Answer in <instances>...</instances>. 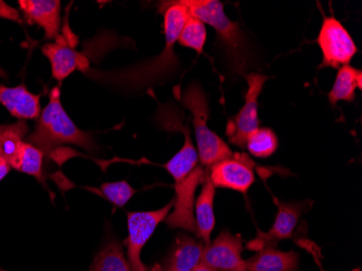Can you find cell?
<instances>
[{
  "label": "cell",
  "instance_id": "obj_1",
  "mask_svg": "<svg viewBox=\"0 0 362 271\" xmlns=\"http://www.w3.org/2000/svg\"><path fill=\"white\" fill-rule=\"evenodd\" d=\"M160 12L164 16L166 36L165 47L160 54L137 64L111 71L90 67L84 74L110 91L128 96L141 95L144 91L174 79L181 67L175 45L190 14L181 0L160 3Z\"/></svg>",
  "mask_w": 362,
  "mask_h": 271
},
{
  "label": "cell",
  "instance_id": "obj_2",
  "mask_svg": "<svg viewBox=\"0 0 362 271\" xmlns=\"http://www.w3.org/2000/svg\"><path fill=\"white\" fill-rule=\"evenodd\" d=\"M25 142L40 149L44 156H52L65 144L79 146L90 154L97 150L93 134L77 127L65 112L59 87L50 91L48 105L40 113L35 130L28 134Z\"/></svg>",
  "mask_w": 362,
  "mask_h": 271
},
{
  "label": "cell",
  "instance_id": "obj_3",
  "mask_svg": "<svg viewBox=\"0 0 362 271\" xmlns=\"http://www.w3.org/2000/svg\"><path fill=\"white\" fill-rule=\"evenodd\" d=\"M189 14L209 24L215 30L217 40L225 48L226 56L235 73L245 75L252 61L243 30L239 23L226 16L223 5L218 0H181Z\"/></svg>",
  "mask_w": 362,
  "mask_h": 271
},
{
  "label": "cell",
  "instance_id": "obj_4",
  "mask_svg": "<svg viewBox=\"0 0 362 271\" xmlns=\"http://www.w3.org/2000/svg\"><path fill=\"white\" fill-rule=\"evenodd\" d=\"M179 100L192 114L200 164L205 168H209L214 164L233 156L235 152L230 149L227 142L209 127V99L200 83H190L184 91H181Z\"/></svg>",
  "mask_w": 362,
  "mask_h": 271
},
{
  "label": "cell",
  "instance_id": "obj_5",
  "mask_svg": "<svg viewBox=\"0 0 362 271\" xmlns=\"http://www.w3.org/2000/svg\"><path fill=\"white\" fill-rule=\"evenodd\" d=\"M174 200L162 209L151 212H127L128 236L125 240L127 260L133 271H146L141 260L142 248L149 241L158 226L172 211Z\"/></svg>",
  "mask_w": 362,
  "mask_h": 271
},
{
  "label": "cell",
  "instance_id": "obj_6",
  "mask_svg": "<svg viewBox=\"0 0 362 271\" xmlns=\"http://www.w3.org/2000/svg\"><path fill=\"white\" fill-rule=\"evenodd\" d=\"M316 42L323 56L320 69L332 67L339 70L343 65H349L358 52L349 30L334 16L323 18Z\"/></svg>",
  "mask_w": 362,
  "mask_h": 271
},
{
  "label": "cell",
  "instance_id": "obj_7",
  "mask_svg": "<svg viewBox=\"0 0 362 271\" xmlns=\"http://www.w3.org/2000/svg\"><path fill=\"white\" fill-rule=\"evenodd\" d=\"M245 77L247 81L245 103L241 110L229 120L226 127L229 142L239 149H245L246 140L250 134L259 128L258 98L266 81L269 79V76L262 73H249Z\"/></svg>",
  "mask_w": 362,
  "mask_h": 271
},
{
  "label": "cell",
  "instance_id": "obj_8",
  "mask_svg": "<svg viewBox=\"0 0 362 271\" xmlns=\"http://www.w3.org/2000/svg\"><path fill=\"white\" fill-rule=\"evenodd\" d=\"M207 178V168L199 164L190 175L175 183L174 209L165 218L170 229H182L191 232L197 238V227L194 217L195 192L197 187Z\"/></svg>",
  "mask_w": 362,
  "mask_h": 271
},
{
  "label": "cell",
  "instance_id": "obj_9",
  "mask_svg": "<svg viewBox=\"0 0 362 271\" xmlns=\"http://www.w3.org/2000/svg\"><path fill=\"white\" fill-rule=\"evenodd\" d=\"M215 188L230 189L245 195L255 183L254 163L245 154H235L207 168Z\"/></svg>",
  "mask_w": 362,
  "mask_h": 271
},
{
  "label": "cell",
  "instance_id": "obj_10",
  "mask_svg": "<svg viewBox=\"0 0 362 271\" xmlns=\"http://www.w3.org/2000/svg\"><path fill=\"white\" fill-rule=\"evenodd\" d=\"M243 240L228 230H223L216 239L205 246L202 262L215 271H247L242 258Z\"/></svg>",
  "mask_w": 362,
  "mask_h": 271
},
{
  "label": "cell",
  "instance_id": "obj_11",
  "mask_svg": "<svg viewBox=\"0 0 362 271\" xmlns=\"http://www.w3.org/2000/svg\"><path fill=\"white\" fill-rule=\"evenodd\" d=\"M278 207L276 219L268 232L258 231L257 250L264 246H276L282 240L292 239L295 228L303 214L308 211L311 202H282L276 200Z\"/></svg>",
  "mask_w": 362,
  "mask_h": 271
},
{
  "label": "cell",
  "instance_id": "obj_12",
  "mask_svg": "<svg viewBox=\"0 0 362 271\" xmlns=\"http://www.w3.org/2000/svg\"><path fill=\"white\" fill-rule=\"evenodd\" d=\"M42 52L52 65V77L56 81H64L76 70L84 74L90 69L87 57L71 48L64 36H59L54 42L45 44Z\"/></svg>",
  "mask_w": 362,
  "mask_h": 271
},
{
  "label": "cell",
  "instance_id": "obj_13",
  "mask_svg": "<svg viewBox=\"0 0 362 271\" xmlns=\"http://www.w3.org/2000/svg\"><path fill=\"white\" fill-rule=\"evenodd\" d=\"M20 10L28 25L40 26L44 38L56 40L60 36L61 3L59 0H19Z\"/></svg>",
  "mask_w": 362,
  "mask_h": 271
},
{
  "label": "cell",
  "instance_id": "obj_14",
  "mask_svg": "<svg viewBox=\"0 0 362 271\" xmlns=\"http://www.w3.org/2000/svg\"><path fill=\"white\" fill-rule=\"evenodd\" d=\"M205 244L199 238L179 233L164 260L163 271H192L202 262Z\"/></svg>",
  "mask_w": 362,
  "mask_h": 271
},
{
  "label": "cell",
  "instance_id": "obj_15",
  "mask_svg": "<svg viewBox=\"0 0 362 271\" xmlns=\"http://www.w3.org/2000/svg\"><path fill=\"white\" fill-rule=\"evenodd\" d=\"M0 105L7 109L18 121L37 120L42 113L40 95L30 93L24 83L7 87L0 83Z\"/></svg>",
  "mask_w": 362,
  "mask_h": 271
},
{
  "label": "cell",
  "instance_id": "obj_16",
  "mask_svg": "<svg viewBox=\"0 0 362 271\" xmlns=\"http://www.w3.org/2000/svg\"><path fill=\"white\" fill-rule=\"evenodd\" d=\"M300 266V254L284 252L274 246H264L255 255L245 260L247 271H296Z\"/></svg>",
  "mask_w": 362,
  "mask_h": 271
},
{
  "label": "cell",
  "instance_id": "obj_17",
  "mask_svg": "<svg viewBox=\"0 0 362 271\" xmlns=\"http://www.w3.org/2000/svg\"><path fill=\"white\" fill-rule=\"evenodd\" d=\"M172 125L173 129L182 132L185 137L182 148L165 164L166 171L170 173L175 183H177L190 175L193 169L199 165L200 161H199L197 148L191 139L188 124H185V126H182L180 122L178 123L173 122Z\"/></svg>",
  "mask_w": 362,
  "mask_h": 271
},
{
  "label": "cell",
  "instance_id": "obj_18",
  "mask_svg": "<svg viewBox=\"0 0 362 271\" xmlns=\"http://www.w3.org/2000/svg\"><path fill=\"white\" fill-rule=\"evenodd\" d=\"M216 188L209 179L203 183L200 195L195 199L194 217L197 227V238L202 240L205 246L211 243V232L215 229V214L214 200Z\"/></svg>",
  "mask_w": 362,
  "mask_h": 271
},
{
  "label": "cell",
  "instance_id": "obj_19",
  "mask_svg": "<svg viewBox=\"0 0 362 271\" xmlns=\"http://www.w3.org/2000/svg\"><path fill=\"white\" fill-rule=\"evenodd\" d=\"M30 127L25 121L12 124H0V158L9 163L11 168L16 166L24 139L28 137Z\"/></svg>",
  "mask_w": 362,
  "mask_h": 271
},
{
  "label": "cell",
  "instance_id": "obj_20",
  "mask_svg": "<svg viewBox=\"0 0 362 271\" xmlns=\"http://www.w3.org/2000/svg\"><path fill=\"white\" fill-rule=\"evenodd\" d=\"M362 89V72L351 65L339 67L334 85L329 93V103L335 107L339 101L353 103L356 99V89Z\"/></svg>",
  "mask_w": 362,
  "mask_h": 271
},
{
  "label": "cell",
  "instance_id": "obj_21",
  "mask_svg": "<svg viewBox=\"0 0 362 271\" xmlns=\"http://www.w3.org/2000/svg\"><path fill=\"white\" fill-rule=\"evenodd\" d=\"M89 271H133L126 258L123 246L117 239H110L93 260Z\"/></svg>",
  "mask_w": 362,
  "mask_h": 271
},
{
  "label": "cell",
  "instance_id": "obj_22",
  "mask_svg": "<svg viewBox=\"0 0 362 271\" xmlns=\"http://www.w3.org/2000/svg\"><path fill=\"white\" fill-rule=\"evenodd\" d=\"M279 140L276 132L268 127H259L250 134L246 140L245 149L257 158H267L276 152Z\"/></svg>",
  "mask_w": 362,
  "mask_h": 271
},
{
  "label": "cell",
  "instance_id": "obj_23",
  "mask_svg": "<svg viewBox=\"0 0 362 271\" xmlns=\"http://www.w3.org/2000/svg\"><path fill=\"white\" fill-rule=\"evenodd\" d=\"M44 158V154L40 149L24 140L21 150H20L19 158H18L13 169L35 177L40 183H44L45 176L44 171H42Z\"/></svg>",
  "mask_w": 362,
  "mask_h": 271
},
{
  "label": "cell",
  "instance_id": "obj_24",
  "mask_svg": "<svg viewBox=\"0 0 362 271\" xmlns=\"http://www.w3.org/2000/svg\"><path fill=\"white\" fill-rule=\"evenodd\" d=\"M206 38L207 33L205 24L194 16H189L184 28L181 30L177 42L181 46L192 49L195 52L201 54L204 50Z\"/></svg>",
  "mask_w": 362,
  "mask_h": 271
},
{
  "label": "cell",
  "instance_id": "obj_25",
  "mask_svg": "<svg viewBox=\"0 0 362 271\" xmlns=\"http://www.w3.org/2000/svg\"><path fill=\"white\" fill-rule=\"evenodd\" d=\"M100 189L107 200L117 207H125L128 201L137 192L126 180L103 183Z\"/></svg>",
  "mask_w": 362,
  "mask_h": 271
},
{
  "label": "cell",
  "instance_id": "obj_26",
  "mask_svg": "<svg viewBox=\"0 0 362 271\" xmlns=\"http://www.w3.org/2000/svg\"><path fill=\"white\" fill-rule=\"evenodd\" d=\"M11 169L9 163L6 162L3 158H0V181L3 180L9 174Z\"/></svg>",
  "mask_w": 362,
  "mask_h": 271
},
{
  "label": "cell",
  "instance_id": "obj_27",
  "mask_svg": "<svg viewBox=\"0 0 362 271\" xmlns=\"http://www.w3.org/2000/svg\"><path fill=\"white\" fill-rule=\"evenodd\" d=\"M192 271H215L213 269L209 268V267L205 266V265L200 264L199 266L195 267Z\"/></svg>",
  "mask_w": 362,
  "mask_h": 271
},
{
  "label": "cell",
  "instance_id": "obj_28",
  "mask_svg": "<svg viewBox=\"0 0 362 271\" xmlns=\"http://www.w3.org/2000/svg\"><path fill=\"white\" fill-rule=\"evenodd\" d=\"M146 271H162V269H160V267H158V266H156V267H154L153 269L148 268V269H146Z\"/></svg>",
  "mask_w": 362,
  "mask_h": 271
},
{
  "label": "cell",
  "instance_id": "obj_29",
  "mask_svg": "<svg viewBox=\"0 0 362 271\" xmlns=\"http://www.w3.org/2000/svg\"><path fill=\"white\" fill-rule=\"evenodd\" d=\"M6 76H7V74H6L5 70H3V69L0 67V77L5 79Z\"/></svg>",
  "mask_w": 362,
  "mask_h": 271
},
{
  "label": "cell",
  "instance_id": "obj_30",
  "mask_svg": "<svg viewBox=\"0 0 362 271\" xmlns=\"http://www.w3.org/2000/svg\"><path fill=\"white\" fill-rule=\"evenodd\" d=\"M163 271V270H162ZM166 271H175V270H166Z\"/></svg>",
  "mask_w": 362,
  "mask_h": 271
}]
</instances>
